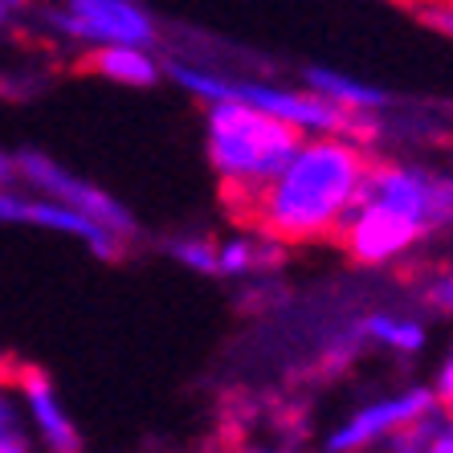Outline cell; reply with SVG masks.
Segmentation results:
<instances>
[{"label":"cell","mask_w":453,"mask_h":453,"mask_svg":"<svg viewBox=\"0 0 453 453\" xmlns=\"http://www.w3.org/2000/svg\"><path fill=\"white\" fill-rule=\"evenodd\" d=\"M368 168L372 156L348 139H311L265 188L221 184V201L233 221L257 229L270 245L331 242Z\"/></svg>","instance_id":"cell-1"},{"label":"cell","mask_w":453,"mask_h":453,"mask_svg":"<svg viewBox=\"0 0 453 453\" xmlns=\"http://www.w3.org/2000/svg\"><path fill=\"white\" fill-rule=\"evenodd\" d=\"M303 148V131L250 111L242 103H217L209 111V159L221 184L265 188Z\"/></svg>","instance_id":"cell-2"},{"label":"cell","mask_w":453,"mask_h":453,"mask_svg":"<svg viewBox=\"0 0 453 453\" xmlns=\"http://www.w3.org/2000/svg\"><path fill=\"white\" fill-rule=\"evenodd\" d=\"M356 201H368V204L396 212V217H404V221L417 225L421 233L449 221V184L445 180H433L429 172H417V168L380 164V159H372Z\"/></svg>","instance_id":"cell-3"},{"label":"cell","mask_w":453,"mask_h":453,"mask_svg":"<svg viewBox=\"0 0 453 453\" xmlns=\"http://www.w3.org/2000/svg\"><path fill=\"white\" fill-rule=\"evenodd\" d=\"M17 164V172H21L25 180H33L37 188H45L50 196H58L62 201V209H74L78 217H86V221H95L98 229H106L111 237H135V221H131V212L123 209L119 201H111L106 192H98L95 184H86V180L70 176L65 168H58L53 159L37 156V151H25L21 159H12Z\"/></svg>","instance_id":"cell-4"},{"label":"cell","mask_w":453,"mask_h":453,"mask_svg":"<svg viewBox=\"0 0 453 453\" xmlns=\"http://www.w3.org/2000/svg\"><path fill=\"white\" fill-rule=\"evenodd\" d=\"M425 233L417 225H409L396 212L380 209L368 201H351V209L343 212L335 237L331 242L343 245V250L356 257V262H388L396 253H404L412 242H421Z\"/></svg>","instance_id":"cell-5"},{"label":"cell","mask_w":453,"mask_h":453,"mask_svg":"<svg viewBox=\"0 0 453 453\" xmlns=\"http://www.w3.org/2000/svg\"><path fill=\"white\" fill-rule=\"evenodd\" d=\"M62 29L74 37L98 45H123V50H143L156 42V25L139 4L127 0H74L62 12Z\"/></svg>","instance_id":"cell-6"},{"label":"cell","mask_w":453,"mask_h":453,"mask_svg":"<svg viewBox=\"0 0 453 453\" xmlns=\"http://www.w3.org/2000/svg\"><path fill=\"white\" fill-rule=\"evenodd\" d=\"M433 388H409L404 396H392V401H380V404H368L364 412H356L348 425L339 433L327 437V449L331 453H351V449H364V445L380 441L384 433H396L404 425H412L417 417L433 412Z\"/></svg>","instance_id":"cell-7"},{"label":"cell","mask_w":453,"mask_h":453,"mask_svg":"<svg viewBox=\"0 0 453 453\" xmlns=\"http://www.w3.org/2000/svg\"><path fill=\"white\" fill-rule=\"evenodd\" d=\"M12 388L21 392L25 409L33 417V429L42 437L45 453H82V437H78L74 421L62 412L58 396H53V384L42 368L33 364H12Z\"/></svg>","instance_id":"cell-8"},{"label":"cell","mask_w":453,"mask_h":453,"mask_svg":"<svg viewBox=\"0 0 453 453\" xmlns=\"http://www.w3.org/2000/svg\"><path fill=\"white\" fill-rule=\"evenodd\" d=\"M82 74H98L111 82H127V86H156L159 70L143 50H123V45H98L86 58H78Z\"/></svg>","instance_id":"cell-9"},{"label":"cell","mask_w":453,"mask_h":453,"mask_svg":"<svg viewBox=\"0 0 453 453\" xmlns=\"http://www.w3.org/2000/svg\"><path fill=\"white\" fill-rule=\"evenodd\" d=\"M306 86H311L315 95L331 98V106H339V111H356V115H368L372 106L388 103L384 90L364 86L348 74H335V70H323V65H311V70H306ZM323 98H319V103H323Z\"/></svg>","instance_id":"cell-10"},{"label":"cell","mask_w":453,"mask_h":453,"mask_svg":"<svg viewBox=\"0 0 453 453\" xmlns=\"http://www.w3.org/2000/svg\"><path fill=\"white\" fill-rule=\"evenodd\" d=\"M12 364L17 359H0V453H37L12 388Z\"/></svg>","instance_id":"cell-11"},{"label":"cell","mask_w":453,"mask_h":453,"mask_svg":"<svg viewBox=\"0 0 453 453\" xmlns=\"http://www.w3.org/2000/svg\"><path fill=\"white\" fill-rule=\"evenodd\" d=\"M445 429H449V412L433 409V412H425V417H417L412 425L392 433L388 453H433V441H437Z\"/></svg>","instance_id":"cell-12"},{"label":"cell","mask_w":453,"mask_h":453,"mask_svg":"<svg viewBox=\"0 0 453 453\" xmlns=\"http://www.w3.org/2000/svg\"><path fill=\"white\" fill-rule=\"evenodd\" d=\"M364 331H368L372 339H380V343L396 348V351H421L425 348V331L417 327V323H404V319L372 315L368 323H364Z\"/></svg>","instance_id":"cell-13"},{"label":"cell","mask_w":453,"mask_h":453,"mask_svg":"<svg viewBox=\"0 0 453 453\" xmlns=\"http://www.w3.org/2000/svg\"><path fill=\"white\" fill-rule=\"evenodd\" d=\"M168 253L192 270H201V274H217V250L209 242H172Z\"/></svg>","instance_id":"cell-14"},{"label":"cell","mask_w":453,"mask_h":453,"mask_svg":"<svg viewBox=\"0 0 453 453\" xmlns=\"http://www.w3.org/2000/svg\"><path fill=\"white\" fill-rule=\"evenodd\" d=\"M449 392H453V364H449V356L441 359V368H437V409L441 412H449Z\"/></svg>","instance_id":"cell-15"},{"label":"cell","mask_w":453,"mask_h":453,"mask_svg":"<svg viewBox=\"0 0 453 453\" xmlns=\"http://www.w3.org/2000/svg\"><path fill=\"white\" fill-rule=\"evenodd\" d=\"M12 176H17V164H12V159L0 151V184H9Z\"/></svg>","instance_id":"cell-16"},{"label":"cell","mask_w":453,"mask_h":453,"mask_svg":"<svg viewBox=\"0 0 453 453\" xmlns=\"http://www.w3.org/2000/svg\"><path fill=\"white\" fill-rule=\"evenodd\" d=\"M433 453H453V437H449V429H445L441 437L433 441Z\"/></svg>","instance_id":"cell-17"},{"label":"cell","mask_w":453,"mask_h":453,"mask_svg":"<svg viewBox=\"0 0 453 453\" xmlns=\"http://www.w3.org/2000/svg\"><path fill=\"white\" fill-rule=\"evenodd\" d=\"M253 453H295V449H253Z\"/></svg>","instance_id":"cell-18"},{"label":"cell","mask_w":453,"mask_h":453,"mask_svg":"<svg viewBox=\"0 0 453 453\" xmlns=\"http://www.w3.org/2000/svg\"><path fill=\"white\" fill-rule=\"evenodd\" d=\"M9 12H12V9H9V4H0V21H4V17H9Z\"/></svg>","instance_id":"cell-19"}]
</instances>
